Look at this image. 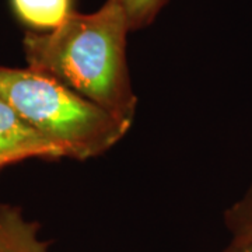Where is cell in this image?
Instances as JSON below:
<instances>
[{
    "instance_id": "6",
    "label": "cell",
    "mask_w": 252,
    "mask_h": 252,
    "mask_svg": "<svg viewBox=\"0 0 252 252\" xmlns=\"http://www.w3.org/2000/svg\"><path fill=\"white\" fill-rule=\"evenodd\" d=\"M225 223L237 243L252 241V187L241 200L227 210Z\"/></svg>"
},
{
    "instance_id": "7",
    "label": "cell",
    "mask_w": 252,
    "mask_h": 252,
    "mask_svg": "<svg viewBox=\"0 0 252 252\" xmlns=\"http://www.w3.org/2000/svg\"><path fill=\"white\" fill-rule=\"evenodd\" d=\"M125 11L132 31L150 26L170 0H115Z\"/></svg>"
},
{
    "instance_id": "2",
    "label": "cell",
    "mask_w": 252,
    "mask_h": 252,
    "mask_svg": "<svg viewBox=\"0 0 252 252\" xmlns=\"http://www.w3.org/2000/svg\"><path fill=\"white\" fill-rule=\"evenodd\" d=\"M0 97L59 144L66 157L76 160L107 153L130 129L61 81L28 66H0Z\"/></svg>"
},
{
    "instance_id": "5",
    "label": "cell",
    "mask_w": 252,
    "mask_h": 252,
    "mask_svg": "<svg viewBox=\"0 0 252 252\" xmlns=\"http://www.w3.org/2000/svg\"><path fill=\"white\" fill-rule=\"evenodd\" d=\"M17 20L28 31L46 32L61 27L72 14V0H10Z\"/></svg>"
},
{
    "instance_id": "1",
    "label": "cell",
    "mask_w": 252,
    "mask_h": 252,
    "mask_svg": "<svg viewBox=\"0 0 252 252\" xmlns=\"http://www.w3.org/2000/svg\"><path fill=\"white\" fill-rule=\"evenodd\" d=\"M130 31L124 9L107 0L89 14L73 11L56 30L27 31L23 49L28 67L54 77L132 126L137 97L126 59Z\"/></svg>"
},
{
    "instance_id": "3",
    "label": "cell",
    "mask_w": 252,
    "mask_h": 252,
    "mask_svg": "<svg viewBox=\"0 0 252 252\" xmlns=\"http://www.w3.org/2000/svg\"><path fill=\"white\" fill-rule=\"evenodd\" d=\"M62 157L66 153L59 144L38 132L0 97V170L28 158Z\"/></svg>"
},
{
    "instance_id": "8",
    "label": "cell",
    "mask_w": 252,
    "mask_h": 252,
    "mask_svg": "<svg viewBox=\"0 0 252 252\" xmlns=\"http://www.w3.org/2000/svg\"><path fill=\"white\" fill-rule=\"evenodd\" d=\"M225 252H252V241H247V243L233 241L231 247Z\"/></svg>"
},
{
    "instance_id": "4",
    "label": "cell",
    "mask_w": 252,
    "mask_h": 252,
    "mask_svg": "<svg viewBox=\"0 0 252 252\" xmlns=\"http://www.w3.org/2000/svg\"><path fill=\"white\" fill-rule=\"evenodd\" d=\"M38 231L39 225L26 219L20 209L0 206V252H51Z\"/></svg>"
}]
</instances>
